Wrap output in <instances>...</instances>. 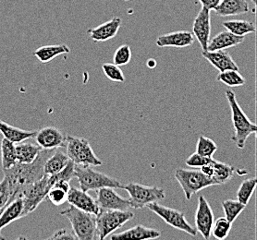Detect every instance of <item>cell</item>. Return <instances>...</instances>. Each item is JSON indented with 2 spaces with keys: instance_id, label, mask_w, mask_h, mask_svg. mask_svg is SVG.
<instances>
[{
  "instance_id": "obj_1",
  "label": "cell",
  "mask_w": 257,
  "mask_h": 240,
  "mask_svg": "<svg viewBox=\"0 0 257 240\" xmlns=\"http://www.w3.org/2000/svg\"><path fill=\"white\" fill-rule=\"evenodd\" d=\"M55 150L42 149L41 152H39L38 156L35 158L33 163L31 164L16 163L11 168L3 170L4 176L9 182L10 192H11V197L8 203L12 201V199L17 198L18 194L24 186L37 181L45 176L44 164Z\"/></svg>"
},
{
  "instance_id": "obj_2",
  "label": "cell",
  "mask_w": 257,
  "mask_h": 240,
  "mask_svg": "<svg viewBox=\"0 0 257 240\" xmlns=\"http://www.w3.org/2000/svg\"><path fill=\"white\" fill-rule=\"evenodd\" d=\"M226 98L231 110V120L233 124L234 134L232 141L240 150L244 149L246 141L251 134H256V125L252 123L246 116L245 113L240 107L236 99V94L233 91L228 90L226 92Z\"/></svg>"
},
{
  "instance_id": "obj_3",
  "label": "cell",
  "mask_w": 257,
  "mask_h": 240,
  "mask_svg": "<svg viewBox=\"0 0 257 240\" xmlns=\"http://www.w3.org/2000/svg\"><path fill=\"white\" fill-rule=\"evenodd\" d=\"M60 215L68 218L77 239H98L96 219L94 214L82 211L70 205L63 211H60Z\"/></svg>"
},
{
  "instance_id": "obj_4",
  "label": "cell",
  "mask_w": 257,
  "mask_h": 240,
  "mask_svg": "<svg viewBox=\"0 0 257 240\" xmlns=\"http://www.w3.org/2000/svg\"><path fill=\"white\" fill-rule=\"evenodd\" d=\"M54 175H45L39 180L24 186L18 194V197L22 198L24 201L23 217L27 216L29 213L36 210L44 199L53 185L56 183Z\"/></svg>"
},
{
  "instance_id": "obj_5",
  "label": "cell",
  "mask_w": 257,
  "mask_h": 240,
  "mask_svg": "<svg viewBox=\"0 0 257 240\" xmlns=\"http://www.w3.org/2000/svg\"><path fill=\"white\" fill-rule=\"evenodd\" d=\"M65 147L67 155L75 165L94 167L103 164V162L94 153L89 141L84 138L67 136Z\"/></svg>"
},
{
  "instance_id": "obj_6",
  "label": "cell",
  "mask_w": 257,
  "mask_h": 240,
  "mask_svg": "<svg viewBox=\"0 0 257 240\" xmlns=\"http://www.w3.org/2000/svg\"><path fill=\"white\" fill-rule=\"evenodd\" d=\"M74 177L78 179L80 188L86 192L98 190L102 187L120 188L121 187V183L116 178L95 171L91 166L74 165Z\"/></svg>"
},
{
  "instance_id": "obj_7",
  "label": "cell",
  "mask_w": 257,
  "mask_h": 240,
  "mask_svg": "<svg viewBox=\"0 0 257 240\" xmlns=\"http://www.w3.org/2000/svg\"><path fill=\"white\" fill-rule=\"evenodd\" d=\"M135 218L133 211H119V210H106L100 209L95 215L96 231L98 239L107 238L112 233L122 227L126 222Z\"/></svg>"
},
{
  "instance_id": "obj_8",
  "label": "cell",
  "mask_w": 257,
  "mask_h": 240,
  "mask_svg": "<svg viewBox=\"0 0 257 240\" xmlns=\"http://www.w3.org/2000/svg\"><path fill=\"white\" fill-rule=\"evenodd\" d=\"M175 178L181 185L185 198L188 200L192 199L194 194L204 188L217 186V183L213 177L205 176L201 170H188L178 168L175 171Z\"/></svg>"
},
{
  "instance_id": "obj_9",
  "label": "cell",
  "mask_w": 257,
  "mask_h": 240,
  "mask_svg": "<svg viewBox=\"0 0 257 240\" xmlns=\"http://www.w3.org/2000/svg\"><path fill=\"white\" fill-rule=\"evenodd\" d=\"M120 188L128 191L131 207L134 209H143L146 205L158 202L166 198V192L162 187H149L139 183H128L122 185Z\"/></svg>"
},
{
  "instance_id": "obj_10",
  "label": "cell",
  "mask_w": 257,
  "mask_h": 240,
  "mask_svg": "<svg viewBox=\"0 0 257 240\" xmlns=\"http://www.w3.org/2000/svg\"><path fill=\"white\" fill-rule=\"evenodd\" d=\"M146 207L155 212L157 215L160 217L162 220L170 224V226L183 231L192 236H196L197 230L195 227L188 222L185 218L184 213L181 211L172 209L170 207H166L164 205L159 204L158 202H152L146 205Z\"/></svg>"
},
{
  "instance_id": "obj_11",
  "label": "cell",
  "mask_w": 257,
  "mask_h": 240,
  "mask_svg": "<svg viewBox=\"0 0 257 240\" xmlns=\"http://www.w3.org/2000/svg\"><path fill=\"white\" fill-rule=\"evenodd\" d=\"M195 228L200 234L203 235L205 239L208 240L211 237V232L213 224L215 222L214 212L208 203L207 199L204 196H200L198 199V205L195 211Z\"/></svg>"
},
{
  "instance_id": "obj_12",
  "label": "cell",
  "mask_w": 257,
  "mask_h": 240,
  "mask_svg": "<svg viewBox=\"0 0 257 240\" xmlns=\"http://www.w3.org/2000/svg\"><path fill=\"white\" fill-rule=\"evenodd\" d=\"M95 201L100 209L127 211L132 208L130 199L122 198L113 187H102L98 189Z\"/></svg>"
},
{
  "instance_id": "obj_13",
  "label": "cell",
  "mask_w": 257,
  "mask_h": 240,
  "mask_svg": "<svg viewBox=\"0 0 257 240\" xmlns=\"http://www.w3.org/2000/svg\"><path fill=\"white\" fill-rule=\"evenodd\" d=\"M66 135L55 127H46L36 131V143L43 150H55L66 146Z\"/></svg>"
},
{
  "instance_id": "obj_14",
  "label": "cell",
  "mask_w": 257,
  "mask_h": 240,
  "mask_svg": "<svg viewBox=\"0 0 257 240\" xmlns=\"http://www.w3.org/2000/svg\"><path fill=\"white\" fill-rule=\"evenodd\" d=\"M193 36L198 40L203 51H206L211 36V11L203 8L200 10L193 25Z\"/></svg>"
},
{
  "instance_id": "obj_15",
  "label": "cell",
  "mask_w": 257,
  "mask_h": 240,
  "mask_svg": "<svg viewBox=\"0 0 257 240\" xmlns=\"http://www.w3.org/2000/svg\"><path fill=\"white\" fill-rule=\"evenodd\" d=\"M67 201L78 209L94 215H96L100 211L95 199H93L86 191L76 187L70 186V190L67 194Z\"/></svg>"
},
{
  "instance_id": "obj_16",
  "label": "cell",
  "mask_w": 257,
  "mask_h": 240,
  "mask_svg": "<svg viewBox=\"0 0 257 240\" xmlns=\"http://www.w3.org/2000/svg\"><path fill=\"white\" fill-rule=\"evenodd\" d=\"M194 42L193 33L189 31H177L163 36H158L157 46L158 47H191Z\"/></svg>"
},
{
  "instance_id": "obj_17",
  "label": "cell",
  "mask_w": 257,
  "mask_h": 240,
  "mask_svg": "<svg viewBox=\"0 0 257 240\" xmlns=\"http://www.w3.org/2000/svg\"><path fill=\"white\" fill-rule=\"evenodd\" d=\"M121 24L122 20L115 17L95 28L87 30V34L90 38L96 43L108 41L117 36Z\"/></svg>"
},
{
  "instance_id": "obj_18",
  "label": "cell",
  "mask_w": 257,
  "mask_h": 240,
  "mask_svg": "<svg viewBox=\"0 0 257 240\" xmlns=\"http://www.w3.org/2000/svg\"><path fill=\"white\" fill-rule=\"evenodd\" d=\"M202 56L205 58L217 71H224L228 70L239 71L238 65L235 63L231 56L225 50L216 51H203Z\"/></svg>"
},
{
  "instance_id": "obj_19",
  "label": "cell",
  "mask_w": 257,
  "mask_h": 240,
  "mask_svg": "<svg viewBox=\"0 0 257 240\" xmlns=\"http://www.w3.org/2000/svg\"><path fill=\"white\" fill-rule=\"evenodd\" d=\"M245 39L244 36H235L230 32H221L218 33L213 39L208 42L206 47L207 51H216V50H226L228 48L237 47Z\"/></svg>"
},
{
  "instance_id": "obj_20",
  "label": "cell",
  "mask_w": 257,
  "mask_h": 240,
  "mask_svg": "<svg viewBox=\"0 0 257 240\" xmlns=\"http://www.w3.org/2000/svg\"><path fill=\"white\" fill-rule=\"evenodd\" d=\"M161 235L157 229L149 228L143 224H138L133 228L128 229L122 233L110 235V239H156Z\"/></svg>"
},
{
  "instance_id": "obj_21",
  "label": "cell",
  "mask_w": 257,
  "mask_h": 240,
  "mask_svg": "<svg viewBox=\"0 0 257 240\" xmlns=\"http://www.w3.org/2000/svg\"><path fill=\"white\" fill-rule=\"evenodd\" d=\"M24 201L18 197L12 199L0 211V231L10 225L12 222L23 218Z\"/></svg>"
},
{
  "instance_id": "obj_22",
  "label": "cell",
  "mask_w": 257,
  "mask_h": 240,
  "mask_svg": "<svg viewBox=\"0 0 257 240\" xmlns=\"http://www.w3.org/2000/svg\"><path fill=\"white\" fill-rule=\"evenodd\" d=\"M218 16L229 17L250 12L247 0H221L214 10Z\"/></svg>"
},
{
  "instance_id": "obj_23",
  "label": "cell",
  "mask_w": 257,
  "mask_h": 240,
  "mask_svg": "<svg viewBox=\"0 0 257 240\" xmlns=\"http://www.w3.org/2000/svg\"><path fill=\"white\" fill-rule=\"evenodd\" d=\"M0 133L3 135L8 141H12L13 143H19L29 139H34L36 131L19 129L7 124L0 119Z\"/></svg>"
},
{
  "instance_id": "obj_24",
  "label": "cell",
  "mask_w": 257,
  "mask_h": 240,
  "mask_svg": "<svg viewBox=\"0 0 257 240\" xmlns=\"http://www.w3.org/2000/svg\"><path fill=\"white\" fill-rule=\"evenodd\" d=\"M70 161L67 153L56 149L44 164V174L47 176L58 174L64 169Z\"/></svg>"
},
{
  "instance_id": "obj_25",
  "label": "cell",
  "mask_w": 257,
  "mask_h": 240,
  "mask_svg": "<svg viewBox=\"0 0 257 240\" xmlns=\"http://www.w3.org/2000/svg\"><path fill=\"white\" fill-rule=\"evenodd\" d=\"M17 163L20 164H31L38 156L42 148L37 143L33 144L30 142H19L15 144Z\"/></svg>"
},
{
  "instance_id": "obj_26",
  "label": "cell",
  "mask_w": 257,
  "mask_h": 240,
  "mask_svg": "<svg viewBox=\"0 0 257 240\" xmlns=\"http://www.w3.org/2000/svg\"><path fill=\"white\" fill-rule=\"evenodd\" d=\"M70 47L66 45H54L39 47L34 52V56L41 61L42 63H48L53 59L64 54H70Z\"/></svg>"
},
{
  "instance_id": "obj_27",
  "label": "cell",
  "mask_w": 257,
  "mask_h": 240,
  "mask_svg": "<svg viewBox=\"0 0 257 240\" xmlns=\"http://www.w3.org/2000/svg\"><path fill=\"white\" fill-rule=\"evenodd\" d=\"M222 25L225 29L235 36L245 37L247 35L255 34L256 32L255 24L247 21H240V20L227 21V22H224Z\"/></svg>"
},
{
  "instance_id": "obj_28",
  "label": "cell",
  "mask_w": 257,
  "mask_h": 240,
  "mask_svg": "<svg viewBox=\"0 0 257 240\" xmlns=\"http://www.w3.org/2000/svg\"><path fill=\"white\" fill-rule=\"evenodd\" d=\"M1 163L3 170L9 169L17 163L15 143L5 138L1 141Z\"/></svg>"
},
{
  "instance_id": "obj_29",
  "label": "cell",
  "mask_w": 257,
  "mask_h": 240,
  "mask_svg": "<svg viewBox=\"0 0 257 240\" xmlns=\"http://www.w3.org/2000/svg\"><path fill=\"white\" fill-rule=\"evenodd\" d=\"M214 174L213 178L216 180L217 185H222L229 181L234 176L235 168L233 166L228 164H225L222 162H218L214 160Z\"/></svg>"
},
{
  "instance_id": "obj_30",
  "label": "cell",
  "mask_w": 257,
  "mask_h": 240,
  "mask_svg": "<svg viewBox=\"0 0 257 240\" xmlns=\"http://www.w3.org/2000/svg\"><path fill=\"white\" fill-rule=\"evenodd\" d=\"M216 81L222 82L228 87H240L243 86L246 82L245 79L240 72L234 70L220 71L216 76Z\"/></svg>"
},
{
  "instance_id": "obj_31",
  "label": "cell",
  "mask_w": 257,
  "mask_h": 240,
  "mask_svg": "<svg viewBox=\"0 0 257 240\" xmlns=\"http://www.w3.org/2000/svg\"><path fill=\"white\" fill-rule=\"evenodd\" d=\"M257 180L255 177L245 179L241 182L237 190V199L242 204L247 205L251 199L252 194L256 187Z\"/></svg>"
},
{
  "instance_id": "obj_32",
  "label": "cell",
  "mask_w": 257,
  "mask_h": 240,
  "mask_svg": "<svg viewBox=\"0 0 257 240\" xmlns=\"http://www.w3.org/2000/svg\"><path fill=\"white\" fill-rule=\"evenodd\" d=\"M222 207L225 217L229 222H233L240 213L244 211L246 205L240 203L238 199H227L223 201Z\"/></svg>"
},
{
  "instance_id": "obj_33",
  "label": "cell",
  "mask_w": 257,
  "mask_h": 240,
  "mask_svg": "<svg viewBox=\"0 0 257 240\" xmlns=\"http://www.w3.org/2000/svg\"><path fill=\"white\" fill-rule=\"evenodd\" d=\"M232 227V222H229L226 217H220L214 222L211 234L218 240H224L227 238L229 232Z\"/></svg>"
},
{
  "instance_id": "obj_34",
  "label": "cell",
  "mask_w": 257,
  "mask_h": 240,
  "mask_svg": "<svg viewBox=\"0 0 257 240\" xmlns=\"http://www.w3.org/2000/svg\"><path fill=\"white\" fill-rule=\"evenodd\" d=\"M216 151H217V146L215 141L205 136L199 137L198 141L196 144L197 153L208 158H213V155L216 153Z\"/></svg>"
},
{
  "instance_id": "obj_35",
  "label": "cell",
  "mask_w": 257,
  "mask_h": 240,
  "mask_svg": "<svg viewBox=\"0 0 257 240\" xmlns=\"http://www.w3.org/2000/svg\"><path fill=\"white\" fill-rule=\"evenodd\" d=\"M132 59V49L128 45H122L117 48L113 56V62L117 66H126Z\"/></svg>"
},
{
  "instance_id": "obj_36",
  "label": "cell",
  "mask_w": 257,
  "mask_h": 240,
  "mask_svg": "<svg viewBox=\"0 0 257 240\" xmlns=\"http://www.w3.org/2000/svg\"><path fill=\"white\" fill-rule=\"evenodd\" d=\"M102 70L104 71L105 76L112 82H124L125 76L119 66L110 63H105L102 66Z\"/></svg>"
},
{
  "instance_id": "obj_37",
  "label": "cell",
  "mask_w": 257,
  "mask_h": 240,
  "mask_svg": "<svg viewBox=\"0 0 257 240\" xmlns=\"http://www.w3.org/2000/svg\"><path fill=\"white\" fill-rule=\"evenodd\" d=\"M67 194L68 193L63 189L52 186V187L49 189V191L47 192L46 199L50 200V202L55 206H59L63 204L67 200Z\"/></svg>"
},
{
  "instance_id": "obj_38",
  "label": "cell",
  "mask_w": 257,
  "mask_h": 240,
  "mask_svg": "<svg viewBox=\"0 0 257 240\" xmlns=\"http://www.w3.org/2000/svg\"><path fill=\"white\" fill-rule=\"evenodd\" d=\"M212 160H213V158H208V157H205V156L199 154L197 152H194L186 159L185 164L190 167L201 168L203 165L210 163Z\"/></svg>"
},
{
  "instance_id": "obj_39",
  "label": "cell",
  "mask_w": 257,
  "mask_h": 240,
  "mask_svg": "<svg viewBox=\"0 0 257 240\" xmlns=\"http://www.w3.org/2000/svg\"><path fill=\"white\" fill-rule=\"evenodd\" d=\"M10 197H11V192H10L9 182L4 176L2 181L0 182V211L6 206L8 201L10 200Z\"/></svg>"
},
{
  "instance_id": "obj_40",
  "label": "cell",
  "mask_w": 257,
  "mask_h": 240,
  "mask_svg": "<svg viewBox=\"0 0 257 240\" xmlns=\"http://www.w3.org/2000/svg\"><path fill=\"white\" fill-rule=\"evenodd\" d=\"M48 239H57V240H63V239H77L75 234L73 233H70L68 229H60L59 231L55 232L54 234L48 237Z\"/></svg>"
},
{
  "instance_id": "obj_41",
  "label": "cell",
  "mask_w": 257,
  "mask_h": 240,
  "mask_svg": "<svg viewBox=\"0 0 257 240\" xmlns=\"http://www.w3.org/2000/svg\"><path fill=\"white\" fill-rule=\"evenodd\" d=\"M198 1L202 4L203 8H205L209 11H213L216 9V6L219 4L221 0H198Z\"/></svg>"
},
{
  "instance_id": "obj_42",
  "label": "cell",
  "mask_w": 257,
  "mask_h": 240,
  "mask_svg": "<svg viewBox=\"0 0 257 240\" xmlns=\"http://www.w3.org/2000/svg\"><path fill=\"white\" fill-rule=\"evenodd\" d=\"M213 161H214V159L211 161L210 163L203 165V166L200 168L202 173H204L205 176H209V177H213V174H214Z\"/></svg>"
},
{
  "instance_id": "obj_43",
  "label": "cell",
  "mask_w": 257,
  "mask_h": 240,
  "mask_svg": "<svg viewBox=\"0 0 257 240\" xmlns=\"http://www.w3.org/2000/svg\"><path fill=\"white\" fill-rule=\"evenodd\" d=\"M147 66L149 67V68H155L156 66H157V61L155 60V59H149L148 61H147Z\"/></svg>"
},
{
  "instance_id": "obj_44",
  "label": "cell",
  "mask_w": 257,
  "mask_h": 240,
  "mask_svg": "<svg viewBox=\"0 0 257 240\" xmlns=\"http://www.w3.org/2000/svg\"><path fill=\"white\" fill-rule=\"evenodd\" d=\"M1 239H5V237H4L3 235H1V234H0V240Z\"/></svg>"
},
{
  "instance_id": "obj_45",
  "label": "cell",
  "mask_w": 257,
  "mask_h": 240,
  "mask_svg": "<svg viewBox=\"0 0 257 240\" xmlns=\"http://www.w3.org/2000/svg\"><path fill=\"white\" fill-rule=\"evenodd\" d=\"M250 1H251L253 4H255V3H256V0H250Z\"/></svg>"
},
{
  "instance_id": "obj_46",
  "label": "cell",
  "mask_w": 257,
  "mask_h": 240,
  "mask_svg": "<svg viewBox=\"0 0 257 240\" xmlns=\"http://www.w3.org/2000/svg\"><path fill=\"white\" fill-rule=\"evenodd\" d=\"M124 1H131V0H124Z\"/></svg>"
}]
</instances>
